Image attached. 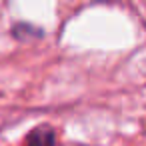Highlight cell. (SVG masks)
I'll list each match as a JSON object with an SVG mask.
<instances>
[{
	"label": "cell",
	"instance_id": "6da1fadb",
	"mask_svg": "<svg viewBox=\"0 0 146 146\" xmlns=\"http://www.w3.org/2000/svg\"><path fill=\"white\" fill-rule=\"evenodd\" d=\"M54 144H56V134L50 126H38L26 138V146H54Z\"/></svg>",
	"mask_w": 146,
	"mask_h": 146
}]
</instances>
